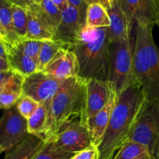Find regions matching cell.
I'll return each instance as SVG.
<instances>
[{
	"mask_svg": "<svg viewBox=\"0 0 159 159\" xmlns=\"http://www.w3.org/2000/svg\"><path fill=\"white\" fill-rule=\"evenodd\" d=\"M63 48H67L63 43L56 40L43 41L37 60V71H43L56 54Z\"/></svg>",
	"mask_w": 159,
	"mask_h": 159,
	"instance_id": "obj_24",
	"label": "cell"
},
{
	"mask_svg": "<svg viewBox=\"0 0 159 159\" xmlns=\"http://www.w3.org/2000/svg\"><path fill=\"white\" fill-rule=\"evenodd\" d=\"M8 58L12 71L24 77H28L37 71V61L25 55L17 47H11Z\"/></svg>",
	"mask_w": 159,
	"mask_h": 159,
	"instance_id": "obj_20",
	"label": "cell"
},
{
	"mask_svg": "<svg viewBox=\"0 0 159 159\" xmlns=\"http://www.w3.org/2000/svg\"><path fill=\"white\" fill-rule=\"evenodd\" d=\"M12 15L14 27L22 38L27 34L28 13L23 8L12 4Z\"/></svg>",
	"mask_w": 159,
	"mask_h": 159,
	"instance_id": "obj_26",
	"label": "cell"
},
{
	"mask_svg": "<svg viewBox=\"0 0 159 159\" xmlns=\"http://www.w3.org/2000/svg\"><path fill=\"white\" fill-rule=\"evenodd\" d=\"M50 141L57 148L72 154L79 153L93 145L88 127L80 119L65 121Z\"/></svg>",
	"mask_w": 159,
	"mask_h": 159,
	"instance_id": "obj_7",
	"label": "cell"
},
{
	"mask_svg": "<svg viewBox=\"0 0 159 159\" xmlns=\"http://www.w3.org/2000/svg\"><path fill=\"white\" fill-rule=\"evenodd\" d=\"M13 74V71H0V87L3 86Z\"/></svg>",
	"mask_w": 159,
	"mask_h": 159,
	"instance_id": "obj_33",
	"label": "cell"
},
{
	"mask_svg": "<svg viewBox=\"0 0 159 159\" xmlns=\"http://www.w3.org/2000/svg\"><path fill=\"white\" fill-rule=\"evenodd\" d=\"M52 1L61 12L65 11L69 6L68 0H52Z\"/></svg>",
	"mask_w": 159,
	"mask_h": 159,
	"instance_id": "obj_35",
	"label": "cell"
},
{
	"mask_svg": "<svg viewBox=\"0 0 159 159\" xmlns=\"http://www.w3.org/2000/svg\"><path fill=\"white\" fill-rule=\"evenodd\" d=\"M12 71L8 57H0V71Z\"/></svg>",
	"mask_w": 159,
	"mask_h": 159,
	"instance_id": "obj_34",
	"label": "cell"
},
{
	"mask_svg": "<svg viewBox=\"0 0 159 159\" xmlns=\"http://www.w3.org/2000/svg\"><path fill=\"white\" fill-rule=\"evenodd\" d=\"M42 43H43V41H40V40L23 39L18 44L13 47H17L25 55L34 59L37 63Z\"/></svg>",
	"mask_w": 159,
	"mask_h": 159,
	"instance_id": "obj_28",
	"label": "cell"
},
{
	"mask_svg": "<svg viewBox=\"0 0 159 159\" xmlns=\"http://www.w3.org/2000/svg\"><path fill=\"white\" fill-rule=\"evenodd\" d=\"M75 154L68 153L57 148L52 141H47L43 148L32 159H71Z\"/></svg>",
	"mask_w": 159,
	"mask_h": 159,
	"instance_id": "obj_27",
	"label": "cell"
},
{
	"mask_svg": "<svg viewBox=\"0 0 159 159\" xmlns=\"http://www.w3.org/2000/svg\"><path fill=\"white\" fill-rule=\"evenodd\" d=\"M113 159H152L145 146L127 140L121 145Z\"/></svg>",
	"mask_w": 159,
	"mask_h": 159,
	"instance_id": "obj_23",
	"label": "cell"
},
{
	"mask_svg": "<svg viewBox=\"0 0 159 159\" xmlns=\"http://www.w3.org/2000/svg\"><path fill=\"white\" fill-rule=\"evenodd\" d=\"M0 38L11 46L18 44L22 38L16 30L12 21V4L7 0H1L0 6Z\"/></svg>",
	"mask_w": 159,
	"mask_h": 159,
	"instance_id": "obj_18",
	"label": "cell"
},
{
	"mask_svg": "<svg viewBox=\"0 0 159 159\" xmlns=\"http://www.w3.org/2000/svg\"><path fill=\"white\" fill-rule=\"evenodd\" d=\"M43 72L60 79H68L79 76V64L71 50L63 48L51 61Z\"/></svg>",
	"mask_w": 159,
	"mask_h": 159,
	"instance_id": "obj_14",
	"label": "cell"
},
{
	"mask_svg": "<svg viewBox=\"0 0 159 159\" xmlns=\"http://www.w3.org/2000/svg\"><path fill=\"white\" fill-rule=\"evenodd\" d=\"M71 159H99L98 147L90 146L88 148L75 154Z\"/></svg>",
	"mask_w": 159,
	"mask_h": 159,
	"instance_id": "obj_30",
	"label": "cell"
},
{
	"mask_svg": "<svg viewBox=\"0 0 159 159\" xmlns=\"http://www.w3.org/2000/svg\"><path fill=\"white\" fill-rule=\"evenodd\" d=\"M128 140L145 146L152 159H159V101L144 98Z\"/></svg>",
	"mask_w": 159,
	"mask_h": 159,
	"instance_id": "obj_6",
	"label": "cell"
},
{
	"mask_svg": "<svg viewBox=\"0 0 159 159\" xmlns=\"http://www.w3.org/2000/svg\"><path fill=\"white\" fill-rule=\"evenodd\" d=\"M158 28H159V22H158Z\"/></svg>",
	"mask_w": 159,
	"mask_h": 159,
	"instance_id": "obj_38",
	"label": "cell"
},
{
	"mask_svg": "<svg viewBox=\"0 0 159 159\" xmlns=\"http://www.w3.org/2000/svg\"><path fill=\"white\" fill-rule=\"evenodd\" d=\"M130 20L139 26H155L159 22V0H120Z\"/></svg>",
	"mask_w": 159,
	"mask_h": 159,
	"instance_id": "obj_11",
	"label": "cell"
},
{
	"mask_svg": "<svg viewBox=\"0 0 159 159\" xmlns=\"http://www.w3.org/2000/svg\"><path fill=\"white\" fill-rule=\"evenodd\" d=\"M110 28L84 27L79 40L70 50L79 64V77L108 82L111 46Z\"/></svg>",
	"mask_w": 159,
	"mask_h": 159,
	"instance_id": "obj_2",
	"label": "cell"
},
{
	"mask_svg": "<svg viewBox=\"0 0 159 159\" xmlns=\"http://www.w3.org/2000/svg\"><path fill=\"white\" fill-rule=\"evenodd\" d=\"M43 13L54 30L60 25L62 19V12L53 2L52 0H42L40 3Z\"/></svg>",
	"mask_w": 159,
	"mask_h": 159,
	"instance_id": "obj_25",
	"label": "cell"
},
{
	"mask_svg": "<svg viewBox=\"0 0 159 159\" xmlns=\"http://www.w3.org/2000/svg\"><path fill=\"white\" fill-rule=\"evenodd\" d=\"M112 86L109 82L96 79H88L86 89V103L85 122L94 116L105 107L110 98Z\"/></svg>",
	"mask_w": 159,
	"mask_h": 159,
	"instance_id": "obj_13",
	"label": "cell"
},
{
	"mask_svg": "<svg viewBox=\"0 0 159 159\" xmlns=\"http://www.w3.org/2000/svg\"><path fill=\"white\" fill-rule=\"evenodd\" d=\"M65 79H60L43 71H37L25 79L23 95L40 103L51 100Z\"/></svg>",
	"mask_w": 159,
	"mask_h": 159,
	"instance_id": "obj_9",
	"label": "cell"
},
{
	"mask_svg": "<svg viewBox=\"0 0 159 159\" xmlns=\"http://www.w3.org/2000/svg\"><path fill=\"white\" fill-rule=\"evenodd\" d=\"M116 96L117 95L112 87L111 95L107 105L94 116L90 118L87 122L92 144L96 147H99L103 139L106 130L110 123L112 112L116 103Z\"/></svg>",
	"mask_w": 159,
	"mask_h": 159,
	"instance_id": "obj_16",
	"label": "cell"
},
{
	"mask_svg": "<svg viewBox=\"0 0 159 159\" xmlns=\"http://www.w3.org/2000/svg\"><path fill=\"white\" fill-rule=\"evenodd\" d=\"M26 10L28 13V28L25 39L40 41L54 40L55 30L43 15L40 5L34 4Z\"/></svg>",
	"mask_w": 159,
	"mask_h": 159,
	"instance_id": "obj_15",
	"label": "cell"
},
{
	"mask_svg": "<svg viewBox=\"0 0 159 159\" xmlns=\"http://www.w3.org/2000/svg\"><path fill=\"white\" fill-rule=\"evenodd\" d=\"M111 2L112 0H99V3L107 9H109L111 7Z\"/></svg>",
	"mask_w": 159,
	"mask_h": 159,
	"instance_id": "obj_36",
	"label": "cell"
},
{
	"mask_svg": "<svg viewBox=\"0 0 159 159\" xmlns=\"http://www.w3.org/2000/svg\"><path fill=\"white\" fill-rule=\"evenodd\" d=\"M85 26V20L75 7L69 6L62 12L60 25L55 30L54 40L60 41L71 49L77 42Z\"/></svg>",
	"mask_w": 159,
	"mask_h": 159,
	"instance_id": "obj_10",
	"label": "cell"
},
{
	"mask_svg": "<svg viewBox=\"0 0 159 159\" xmlns=\"http://www.w3.org/2000/svg\"><path fill=\"white\" fill-rule=\"evenodd\" d=\"M46 144L47 141L42 137L29 134L12 150L6 153L4 159H32Z\"/></svg>",
	"mask_w": 159,
	"mask_h": 159,
	"instance_id": "obj_19",
	"label": "cell"
},
{
	"mask_svg": "<svg viewBox=\"0 0 159 159\" xmlns=\"http://www.w3.org/2000/svg\"><path fill=\"white\" fill-rule=\"evenodd\" d=\"M41 2H42V0H34V2H35V4H37V5H40Z\"/></svg>",
	"mask_w": 159,
	"mask_h": 159,
	"instance_id": "obj_37",
	"label": "cell"
},
{
	"mask_svg": "<svg viewBox=\"0 0 159 159\" xmlns=\"http://www.w3.org/2000/svg\"><path fill=\"white\" fill-rule=\"evenodd\" d=\"M154 26H135L134 69L145 99L159 101V47L154 40Z\"/></svg>",
	"mask_w": 159,
	"mask_h": 159,
	"instance_id": "obj_3",
	"label": "cell"
},
{
	"mask_svg": "<svg viewBox=\"0 0 159 159\" xmlns=\"http://www.w3.org/2000/svg\"><path fill=\"white\" fill-rule=\"evenodd\" d=\"M8 2L12 5H16L17 6L23 8L24 9H27L32 5L35 4L34 0H7Z\"/></svg>",
	"mask_w": 159,
	"mask_h": 159,
	"instance_id": "obj_32",
	"label": "cell"
},
{
	"mask_svg": "<svg viewBox=\"0 0 159 159\" xmlns=\"http://www.w3.org/2000/svg\"><path fill=\"white\" fill-rule=\"evenodd\" d=\"M50 102L51 100L43 103H40L37 111L30 119L27 120V130L29 134L42 137L44 139L43 136H44L47 122H48Z\"/></svg>",
	"mask_w": 159,
	"mask_h": 159,
	"instance_id": "obj_21",
	"label": "cell"
},
{
	"mask_svg": "<svg viewBox=\"0 0 159 159\" xmlns=\"http://www.w3.org/2000/svg\"><path fill=\"white\" fill-rule=\"evenodd\" d=\"M110 20L107 9L99 3L88 6L85 17V28H99L110 26Z\"/></svg>",
	"mask_w": 159,
	"mask_h": 159,
	"instance_id": "obj_22",
	"label": "cell"
},
{
	"mask_svg": "<svg viewBox=\"0 0 159 159\" xmlns=\"http://www.w3.org/2000/svg\"><path fill=\"white\" fill-rule=\"evenodd\" d=\"M40 103L30 96L23 95L21 99L17 102L16 107L20 114L28 120L34 115L40 107Z\"/></svg>",
	"mask_w": 159,
	"mask_h": 159,
	"instance_id": "obj_29",
	"label": "cell"
},
{
	"mask_svg": "<svg viewBox=\"0 0 159 159\" xmlns=\"http://www.w3.org/2000/svg\"><path fill=\"white\" fill-rule=\"evenodd\" d=\"M144 98L139 85L130 87L116 96L110 123L98 147L99 159H113L121 145L128 140Z\"/></svg>",
	"mask_w": 159,
	"mask_h": 159,
	"instance_id": "obj_1",
	"label": "cell"
},
{
	"mask_svg": "<svg viewBox=\"0 0 159 159\" xmlns=\"http://www.w3.org/2000/svg\"><path fill=\"white\" fill-rule=\"evenodd\" d=\"M26 77L13 71L7 82L0 87V106L3 110H8L16 105L23 96V84Z\"/></svg>",
	"mask_w": 159,
	"mask_h": 159,
	"instance_id": "obj_17",
	"label": "cell"
},
{
	"mask_svg": "<svg viewBox=\"0 0 159 159\" xmlns=\"http://www.w3.org/2000/svg\"><path fill=\"white\" fill-rule=\"evenodd\" d=\"M88 79L79 76L65 79L50 102L45 141H49L65 121L78 117L85 122Z\"/></svg>",
	"mask_w": 159,
	"mask_h": 159,
	"instance_id": "obj_4",
	"label": "cell"
},
{
	"mask_svg": "<svg viewBox=\"0 0 159 159\" xmlns=\"http://www.w3.org/2000/svg\"><path fill=\"white\" fill-rule=\"evenodd\" d=\"M68 2L69 6L75 7L79 11L82 17L85 20L87 9L89 6L85 2V0H68Z\"/></svg>",
	"mask_w": 159,
	"mask_h": 159,
	"instance_id": "obj_31",
	"label": "cell"
},
{
	"mask_svg": "<svg viewBox=\"0 0 159 159\" xmlns=\"http://www.w3.org/2000/svg\"><path fill=\"white\" fill-rule=\"evenodd\" d=\"M29 135L27 120L20 113L16 105L5 110L0 121V149L8 152Z\"/></svg>",
	"mask_w": 159,
	"mask_h": 159,
	"instance_id": "obj_8",
	"label": "cell"
},
{
	"mask_svg": "<svg viewBox=\"0 0 159 159\" xmlns=\"http://www.w3.org/2000/svg\"><path fill=\"white\" fill-rule=\"evenodd\" d=\"M107 12L110 20L109 28L112 43H125L132 40L134 22L125 12L120 0H112L111 7Z\"/></svg>",
	"mask_w": 159,
	"mask_h": 159,
	"instance_id": "obj_12",
	"label": "cell"
},
{
	"mask_svg": "<svg viewBox=\"0 0 159 159\" xmlns=\"http://www.w3.org/2000/svg\"><path fill=\"white\" fill-rule=\"evenodd\" d=\"M108 82L117 96L130 87L139 85L134 69L133 40L111 43Z\"/></svg>",
	"mask_w": 159,
	"mask_h": 159,
	"instance_id": "obj_5",
	"label": "cell"
}]
</instances>
